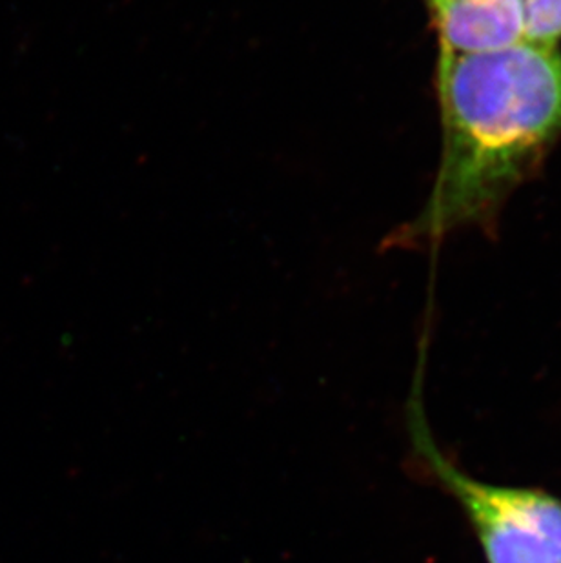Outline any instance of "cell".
<instances>
[{"mask_svg": "<svg viewBox=\"0 0 561 563\" xmlns=\"http://www.w3.org/2000/svg\"><path fill=\"white\" fill-rule=\"evenodd\" d=\"M525 41L552 46L561 37V0H519Z\"/></svg>", "mask_w": 561, "mask_h": 563, "instance_id": "obj_4", "label": "cell"}, {"mask_svg": "<svg viewBox=\"0 0 561 563\" xmlns=\"http://www.w3.org/2000/svg\"><path fill=\"white\" fill-rule=\"evenodd\" d=\"M443 52L491 54L525 41L519 0H429Z\"/></svg>", "mask_w": 561, "mask_h": 563, "instance_id": "obj_3", "label": "cell"}, {"mask_svg": "<svg viewBox=\"0 0 561 563\" xmlns=\"http://www.w3.org/2000/svg\"><path fill=\"white\" fill-rule=\"evenodd\" d=\"M446 146L425 232L483 212L561 130V57L527 41L491 54L443 52Z\"/></svg>", "mask_w": 561, "mask_h": 563, "instance_id": "obj_1", "label": "cell"}, {"mask_svg": "<svg viewBox=\"0 0 561 563\" xmlns=\"http://www.w3.org/2000/svg\"><path fill=\"white\" fill-rule=\"evenodd\" d=\"M414 421L418 451L465 512L487 563H561L560 498L472 478L438 449L421 418Z\"/></svg>", "mask_w": 561, "mask_h": 563, "instance_id": "obj_2", "label": "cell"}]
</instances>
